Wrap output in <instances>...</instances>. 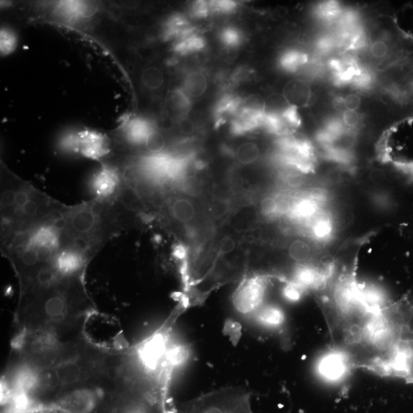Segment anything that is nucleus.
<instances>
[{
	"label": "nucleus",
	"instance_id": "1",
	"mask_svg": "<svg viewBox=\"0 0 413 413\" xmlns=\"http://www.w3.org/2000/svg\"><path fill=\"white\" fill-rule=\"evenodd\" d=\"M62 204L40 221L1 239V250L18 279L53 263L57 253L68 246Z\"/></svg>",
	"mask_w": 413,
	"mask_h": 413
},
{
	"label": "nucleus",
	"instance_id": "2",
	"mask_svg": "<svg viewBox=\"0 0 413 413\" xmlns=\"http://www.w3.org/2000/svg\"><path fill=\"white\" fill-rule=\"evenodd\" d=\"M116 199L94 198L65 210V232L70 244L92 260L104 245L125 228V211Z\"/></svg>",
	"mask_w": 413,
	"mask_h": 413
},
{
	"label": "nucleus",
	"instance_id": "3",
	"mask_svg": "<svg viewBox=\"0 0 413 413\" xmlns=\"http://www.w3.org/2000/svg\"><path fill=\"white\" fill-rule=\"evenodd\" d=\"M378 313L395 357L397 378L413 385V299L379 306Z\"/></svg>",
	"mask_w": 413,
	"mask_h": 413
},
{
	"label": "nucleus",
	"instance_id": "4",
	"mask_svg": "<svg viewBox=\"0 0 413 413\" xmlns=\"http://www.w3.org/2000/svg\"><path fill=\"white\" fill-rule=\"evenodd\" d=\"M61 204L31 182L19 181L11 206L1 213V239L31 227Z\"/></svg>",
	"mask_w": 413,
	"mask_h": 413
},
{
	"label": "nucleus",
	"instance_id": "5",
	"mask_svg": "<svg viewBox=\"0 0 413 413\" xmlns=\"http://www.w3.org/2000/svg\"><path fill=\"white\" fill-rule=\"evenodd\" d=\"M250 392L242 387H225L187 402L182 413H253Z\"/></svg>",
	"mask_w": 413,
	"mask_h": 413
},
{
	"label": "nucleus",
	"instance_id": "6",
	"mask_svg": "<svg viewBox=\"0 0 413 413\" xmlns=\"http://www.w3.org/2000/svg\"><path fill=\"white\" fill-rule=\"evenodd\" d=\"M62 143L65 150L95 161L103 160L111 153L109 137L91 129H84L68 136Z\"/></svg>",
	"mask_w": 413,
	"mask_h": 413
},
{
	"label": "nucleus",
	"instance_id": "7",
	"mask_svg": "<svg viewBox=\"0 0 413 413\" xmlns=\"http://www.w3.org/2000/svg\"><path fill=\"white\" fill-rule=\"evenodd\" d=\"M268 279L265 275L255 273L245 277L233 294L232 302L236 310L243 314L255 312L264 299Z\"/></svg>",
	"mask_w": 413,
	"mask_h": 413
},
{
	"label": "nucleus",
	"instance_id": "8",
	"mask_svg": "<svg viewBox=\"0 0 413 413\" xmlns=\"http://www.w3.org/2000/svg\"><path fill=\"white\" fill-rule=\"evenodd\" d=\"M123 182L122 173L118 167L110 164H102L89 180V190L94 198L102 200L116 199Z\"/></svg>",
	"mask_w": 413,
	"mask_h": 413
},
{
	"label": "nucleus",
	"instance_id": "9",
	"mask_svg": "<svg viewBox=\"0 0 413 413\" xmlns=\"http://www.w3.org/2000/svg\"><path fill=\"white\" fill-rule=\"evenodd\" d=\"M265 113L240 108L232 122V132L237 135L253 131L263 125Z\"/></svg>",
	"mask_w": 413,
	"mask_h": 413
},
{
	"label": "nucleus",
	"instance_id": "10",
	"mask_svg": "<svg viewBox=\"0 0 413 413\" xmlns=\"http://www.w3.org/2000/svg\"><path fill=\"white\" fill-rule=\"evenodd\" d=\"M283 97L289 105L299 108L307 106L312 98L309 86L301 80H292L284 87Z\"/></svg>",
	"mask_w": 413,
	"mask_h": 413
},
{
	"label": "nucleus",
	"instance_id": "11",
	"mask_svg": "<svg viewBox=\"0 0 413 413\" xmlns=\"http://www.w3.org/2000/svg\"><path fill=\"white\" fill-rule=\"evenodd\" d=\"M153 131V128L149 121L142 118H134L126 123L123 134L128 143L133 145H140L145 144Z\"/></svg>",
	"mask_w": 413,
	"mask_h": 413
},
{
	"label": "nucleus",
	"instance_id": "12",
	"mask_svg": "<svg viewBox=\"0 0 413 413\" xmlns=\"http://www.w3.org/2000/svg\"><path fill=\"white\" fill-rule=\"evenodd\" d=\"M319 209V199L316 197H307L294 202L290 206L289 214L294 220H309L318 212Z\"/></svg>",
	"mask_w": 413,
	"mask_h": 413
},
{
	"label": "nucleus",
	"instance_id": "13",
	"mask_svg": "<svg viewBox=\"0 0 413 413\" xmlns=\"http://www.w3.org/2000/svg\"><path fill=\"white\" fill-rule=\"evenodd\" d=\"M57 11L61 15L71 18H79L89 16L92 8L89 4L79 1L59 2L56 6Z\"/></svg>",
	"mask_w": 413,
	"mask_h": 413
},
{
	"label": "nucleus",
	"instance_id": "14",
	"mask_svg": "<svg viewBox=\"0 0 413 413\" xmlns=\"http://www.w3.org/2000/svg\"><path fill=\"white\" fill-rule=\"evenodd\" d=\"M206 77L201 72H193L186 77L185 92L189 97H199L206 92Z\"/></svg>",
	"mask_w": 413,
	"mask_h": 413
},
{
	"label": "nucleus",
	"instance_id": "15",
	"mask_svg": "<svg viewBox=\"0 0 413 413\" xmlns=\"http://www.w3.org/2000/svg\"><path fill=\"white\" fill-rule=\"evenodd\" d=\"M243 100L238 97L225 96L216 107L215 114L218 121L225 119L231 115L237 114L240 110Z\"/></svg>",
	"mask_w": 413,
	"mask_h": 413
},
{
	"label": "nucleus",
	"instance_id": "16",
	"mask_svg": "<svg viewBox=\"0 0 413 413\" xmlns=\"http://www.w3.org/2000/svg\"><path fill=\"white\" fill-rule=\"evenodd\" d=\"M170 211L173 218L182 223L191 221L195 214L193 204L183 199H176L171 204Z\"/></svg>",
	"mask_w": 413,
	"mask_h": 413
},
{
	"label": "nucleus",
	"instance_id": "17",
	"mask_svg": "<svg viewBox=\"0 0 413 413\" xmlns=\"http://www.w3.org/2000/svg\"><path fill=\"white\" fill-rule=\"evenodd\" d=\"M204 45L203 39L192 33L182 37L181 40L175 45V51L182 55L189 54L201 50Z\"/></svg>",
	"mask_w": 413,
	"mask_h": 413
},
{
	"label": "nucleus",
	"instance_id": "18",
	"mask_svg": "<svg viewBox=\"0 0 413 413\" xmlns=\"http://www.w3.org/2000/svg\"><path fill=\"white\" fill-rule=\"evenodd\" d=\"M308 62L306 53L299 51H290L285 53L280 58V65L287 72H296Z\"/></svg>",
	"mask_w": 413,
	"mask_h": 413
},
{
	"label": "nucleus",
	"instance_id": "19",
	"mask_svg": "<svg viewBox=\"0 0 413 413\" xmlns=\"http://www.w3.org/2000/svg\"><path fill=\"white\" fill-rule=\"evenodd\" d=\"M260 154V150L257 145L253 143H246L239 146L237 157L241 163L251 164L259 159Z\"/></svg>",
	"mask_w": 413,
	"mask_h": 413
},
{
	"label": "nucleus",
	"instance_id": "20",
	"mask_svg": "<svg viewBox=\"0 0 413 413\" xmlns=\"http://www.w3.org/2000/svg\"><path fill=\"white\" fill-rule=\"evenodd\" d=\"M343 13L341 6L336 2H326L319 5L316 9L318 16L326 21H332L340 18Z\"/></svg>",
	"mask_w": 413,
	"mask_h": 413
},
{
	"label": "nucleus",
	"instance_id": "21",
	"mask_svg": "<svg viewBox=\"0 0 413 413\" xmlns=\"http://www.w3.org/2000/svg\"><path fill=\"white\" fill-rule=\"evenodd\" d=\"M17 38L16 34L7 28H2L0 33V51L3 56L11 55L16 50Z\"/></svg>",
	"mask_w": 413,
	"mask_h": 413
},
{
	"label": "nucleus",
	"instance_id": "22",
	"mask_svg": "<svg viewBox=\"0 0 413 413\" xmlns=\"http://www.w3.org/2000/svg\"><path fill=\"white\" fill-rule=\"evenodd\" d=\"M312 233L314 237L324 239L329 237L331 232V223L327 217L316 218L312 225Z\"/></svg>",
	"mask_w": 413,
	"mask_h": 413
},
{
	"label": "nucleus",
	"instance_id": "23",
	"mask_svg": "<svg viewBox=\"0 0 413 413\" xmlns=\"http://www.w3.org/2000/svg\"><path fill=\"white\" fill-rule=\"evenodd\" d=\"M147 150L153 154H159L163 150L165 142L163 136L158 132L153 131L145 144Z\"/></svg>",
	"mask_w": 413,
	"mask_h": 413
},
{
	"label": "nucleus",
	"instance_id": "24",
	"mask_svg": "<svg viewBox=\"0 0 413 413\" xmlns=\"http://www.w3.org/2000/svg\"><path fill=\"white\" fill-rule=\"evenodd\" d=\"M143 81L146 86L150 88H157L163 82V75L158 69L150 68L144 73Z\"/></svg>",
	"mask_w": 413,
	"mask_h": 413
},
{
	"label": "nucleus",
	"instance_id": "25",
	"mask_svg": "<svg viewBox=\"0 0 413 413\" xmlns=\"http://www.w3.org/2000/svg\"><path fill=\"white\" fill-rule=\"evenodd\" d=\"M281 116L290 127H297L300 125L301 119L297 107L290 105Z\"/></svg>",
	"mask_w": 413,
	"mask_h": 413
},
{
	"label": "nucleus",
	"instance_id": "26",
	"mask_svg": "<svg viewBox=\"0 0 413 413\" xmlns=\"http://www.w3.org/2000/svg\"><path fill=\"white\" fill-rule=\"evenodd\" d=\"M257 318L263 324H272L280 321V314L274 309H265L258 312Z\"/></svg>",
	"mask_w": 413,
	"mask_h": 413
},
{
	"label": "nucleus",
	"instance_id": "27",
	"mask_svg": "<svg viewBox=\"0 0 413 413\" xmlns=\"http://www.w3.org/2000/svg\"><path fill=\"white\" fill-rule=\"evenodd\" d=\"M221 37L224 44L228 46H236L241 41L240 34L233 28L224 29Z\"/></svg>",
	"mask_w": 413,
	"mask_h": 413
},
{
	"label": "nucleus",
	"instance_id": "28",
	"mask_svg": "<svg viewBox=\"0 0 413 413\" xmlns=\"http://www.w3.org/2000/svg\"><path fill=\"white\" fill-rule=\"evenodd\" d=\"M209 4L210 11L219 13H231L237 7V4L233 1H212Z\"/></svg>",
	"mask_w": 413,
	"mask_h": 413
},
{
	"label": "nucleus",
	"instance_id": "29",
	"mask_svg": "<svg viewBox=\"0 0 413 413\" xmlns=\"http://www.w3.org/2000/svg\"><path fill=\"white\" fill-rule=\"evenodd\" d=\"M361 104L360 97L356 94H349L343 98L342 104L346 111H357Z\"/></svg>",
	"mask_w": 413,
	"mask_h": 413
},
{
	"label": "nucleus",
	"instance_id": "30",
	"mask_svg": "<svg viewBox=\"0 0 413 413\" xmlns=\"http://www.w3.org/2000/svg\"><path fill=\"white\" fill-rule=\"evenodd\" d=\"M341 121L344 126L355 128L360 123V116L357 111H344Z\"/></svg>",
	"mask_w": 413,
	"mask_h": 413
},
{
	"label": "nucleus",
	"instance_id": "31",
	"mask_svg": "<svg viewBox=\"0 0 413 413\" xmlns=\"http://www.w3.org/2000/svg\"><path fill=\"white\" fill-rule=\"evenodd\" d=\"M372 82L373 77L371 74L361 68L352 83L358 87L366 88L372 84Z\"/></svg>",
	"mask_w": 413,
	"mask_h": 413
},
{
	"label": "nucleus",
	"instance_id": "32",
	"mask_svg": "<svg viewBox=\"0 0 413 413\" xmlns=\"http://www.w3.org/2000/svg\"><path fill=\"white\" fill-rule=\"evenodd\" d=\"M261 209L264 214L272 215L279 211L280 206L274 199H268L263 202Z\"/></svg>",
	"mask_w": 413,
	"mask_h": 413
},
{
	"label": "nucleus",
	"instance_id": "33",
	"mask_svg": "<svg viewBox=\"0 0 413 413\" xmlns=\"http://www.w3.org/2000/svg\"><path fill=\"white\" fill-rule=\"evenodd\" d=\"M193 13L195 16L204 17L210 12L209 2L199 1L193 5Z\"/></svg>",
	"mask_w": 413,
	"mask_h": 413
},
{
	"label": "nucleus",
	"instance_id": "34",
	"mask_svg": "<svg viewBox=\"0 0 413 413\" xmlns=\"http://www.w3.org/2000/svg\"><path fill=\"white\" fill-rule=\"evenodd\" d=\"M172 255L177 260L181 263L188 260V250H187L182 244H177L175 246Z\"/></svg>",
	"mask_w": 413,
	"mask_h": 413
},
{
	"label": "nucleus",
	"instance_id": "35",
	"mask_svg": "<svg viewBox=\"0 0 413 413\" xmlns=\"http://www.w3.org/2000/svg\"><path fill=\"white\" fill-rule=\"evenodd\" d=\"M317 47L321 53H327L334 47V40L330 37H323L319 39Z\"/></svg>",
	"mask_w": 413,
	"mask_h": 413
},
{
	"label": "nucleus",
	"instance_id": "36",
	"mask_svg": "<svg viewBox=\"0 0 413 413\" xmlns=\"http://www.w3.org/2000/svg\"><path fill=\"white\" fill-rule=\"evenodd\" d=\"M235 247L234 241L231 238H225L221 243L220 251L223 254H227L233 251Z\"/></svg>",
	"mask_w": 413,
	"mask_h": 413
}]
</instances>
